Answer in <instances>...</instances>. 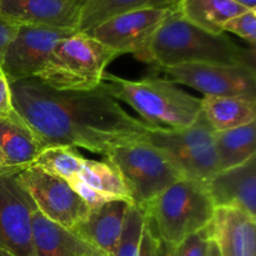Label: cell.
Returning a JSON list of instances; mask_svg holds the SVG:
<instances>
[{
    "mask_svg": "<svg viewBox=\"0 0 256 256\" xmlns=\"http://www.w3.org/2000/svg\"><path fill=\"white\" fill-rule=\"evenodd\" d=\"M14 109L44 148H82L105 155L144 139L152 125L125 112L102 85L60 92L36 78L10 82Z\"/></svg>",
    "mask_w": 256,
    "mask_h": 256,
    "instance_id": "obj_1",
    "label": "cell"
},
{
    "mask_svg": "<svg viewBox=\"0 0 256 256\" xmlns=\"http://www.w3.org/2000/svg\"><path fill=\"white\" fill-rule=\"evenodd\" d=\"M144 62L155 68L182 64L255 66V52L238 45L224 32L212 34L195 26L172 8L155 32Z\"/></svg>",
    "mask_w": 256,
    "mask_h": 256,
    "instance_id": "obj_2",
    "label": "cell"
},
{
    "mask_svg": "<svg viewBox=\"0 0 256 256\" xmlns=\"http://www.w3.org/2000/svg\"><path fill=\"white\" fill-rule=\"evenodd\" d=\"M102 88L118 102H126L152 126L182 129L202 114V99L179 89L170 79L146 76L129 80L105 72Z\"/></svg>",
    "mask_w": 256,
    "mask_h": 256,
    "instance_id": "obj_3",
    "label": "cell"
},
{
    "mask_svg": "<svg viewBox=\"0 0 256 256\" xmlns=\"http://www.w3.org/2000/svg\"><path fill=\"white\" fill-rule=\"evenodd\" d=\"M142 210L150 234L176 246L186 236L209 226L215 205L205 182L182 178Z\"/></svg>",
    "mask_w": 256,
    "mask_h": 256,
    "instance_id": "obj_4",
    "label": "cell"
},
{
    "mask_svg": "<svg viewBox=\"0 0 256 256\" xmlns=\"http://www.w3.org/2000/svg\"><path fill=\"white\" fill-rule=\"evenodd\" d=\"M119 56L86 32L60 40L36 79L60 92H86L102 84L106 66Z\"/></svg>",
    "mask_w": 256,
    "mask_h": 256,
    "instance_id": "obj_5",
    "label": "cell"
},
{
    "mask_svg": "<svg viewBox=\"0 0 256 256\" xmlns=\"http://www.w3.org/2000/svg\"><path fill=\"white\" fill-rule=\"evenodd\" d=\"M104 156L122 176L132 204L142 209L184 178L164 152L145 140L112 148Z\"/></svg>",
    "mask_w": 256,
    "mask_h": 256,
    "instance_id": "obj_6",
    "label": "cell"
},
{
    "mask_svg": "<svg viewBox=\"0 0 256 256\" xmlns=\"http://www.w3.org/2000/svg\"><path fill=\"white\" fill-rule=\"evenodd\" d=\"M214 130L202 114L182 129L152 126L144 139L158 148L186 179L205 182L218 172Z\"/></svg>",
    "mask_w": 256,
    "mask_h": 256,
    "instance_id": "obj_7",
    "label": "cell"
},
{
    "mask_svg": "<svg viewBox=\"0 0 256 256\" xmlns=\"http://www.w3.org/2000/svg\"><path fill=\"white\" fill-rule=\"evenodd\" d=\"M19 172L0 166V248L15 256H35L32 215L38 209L18 178Z\"/></svg>",
    "mask_w": 256,
    "mask_h": 256,
    "instance_id": "obj_8",
    "label": "cell"
},
{
    "mask_svg": "<svg viewBox=\"0 0 256 256\" xmlns=\"http://www.w3.org/2000/svg\"><path fill=\"white\" fill-rule=\"evenodd\" d=\"M18 178L36 209L55 224L72 230L92 212L86 202L62 178L32 165L18 172Z\"/></svg>",
    "mask_w": 256,
    "mask_h": 256,
    "instance_id": "obj_9",
    "label": "cell"
},
{
    "mask_svg": "<svg viewBox=\"0 0 256 256\" xmlns=\"http://www.w3.org/2000/svg\"><path fill=\"white\" fill-rule=\"evenodd\" d=\"M156 69L175 84L192 88L204 96H256V72L252 65L182 64Z\"/></svg>",
    "mask_w": 256,
    "mask_h": 256,
    "instance_id": "obj_10",
    "label": "cell"
},
{
    "mask_svg": "<svg viewBox=\"0 0 256 256\" xmlns=\"http://www.w3.org/2000/svg\"><path fill=\"white\" fill-rule=\"evenodd\" d=\"M74 32L76 30L19 24L0 65L9 82L36 76L55 45Z\"/></svg>",
    "mask_w": 256,
    "mask_h": 256,
    "instance_id": "obj_11",
    "label": "cell"
},
{
    "mask_svg": "<svg viewBox=\"0 0 256 256\" xmlns=\"http://www.w3.org/2000/svg\"><path fill=\"white\" fill-rule=\"evenodd\" d=\"M172 9H142L105 20L89 34L118 55L132 54L144 60L155 32Z\"/></svg>",
    "mask_w": 256,
    "mask_h": 256,
    "instance_id": "obj_12",
    "label": "cell"
},
{
    "mask_svg": "<svg viewBox=\"0 0 256 256\" xmlns=\"http://www.w3.org/2000/svg\"><path fill=\"white\" fill-rule=\"evenodd\" d=\"M205 188L215 208H234L256 218V156L215 172Z\"/></svg>",
    "mask_w": 256,
    "mask_h": 256,
    "instance_id": "obj_13",
    "label": "cell"
},
{
    "mask_svg": "<svg viewBox=\"0 0 256 256\" xmlns=\"http://www.w3.org/2000/svg\"><path fill=\"white\" fill-rule=\"evenodd\" d=\"M82 6L76 0H0V15L16 24L78 32Z\"/></svg>",
    "mask_w": 256,
    "mask_h": 256,
    "instance_id": "obj_14",
    "label": "cell"
},
{
    "mask_svg": "<svg viewBox=\"0 0 256 256\" xmlns=\"http://www.w3.org/2000/svg\"><path fill=\"white\" fill-rule=\"evenodd\" d=\"M130 205L132 202L128 200L105 202L92 209L86 219L76 225L72 232L102 256H115Z\"/></svg>",
    "mask_w": 256,
    "mask_h": 256,
    "instance_id": "obj_15",
    "label": "cell"
},
{
    "mask_svg": "<svg viewBox=\"0 0 256 256\" xmlns=\"http://www.w3.org/2000/svg\"><path fill=\"white\" fill-rule=\"evenodd\" d=\"M255 220L234 208H215L210 230L220 256H256Z\"/></svg>",
    "mask_w": 256,
    "mask_h": 256,
    "instance_id": "obj_16",
    "label": "cell"
},
{
    "mask_svg": "<svg viewBox=\"0 0 256 256\" xmlns=\"http://www.w3.org/2000/svg\"><path fill=\"white\" fill-rule=\"evenodd\" d=\"M32 235L35 256L102 255L72 230L50 222L39 210L32 215Z\"/></svg>",
    "mask_w": 256,
    "mask_h": 256,
    "instance_id": "obj_17",
    "label": "cell"
},
{
    "mask_svg": "<svg viewBox=\"0 0 256 256\" xmlns=\"http://www.w3.org/2000/svg\"><path fill=\"white\" fill-rule=\"evenodd\" d=\"M202 112L214 132H225L254 122L256 96H204Z\"/></svg>",
    "mask_w": 256,
    "mask_h": 256,
    "instance_id": "obj_18",
    "label": "cell"
},
{
    "mask_svg": "<svg viewBox=\"0 0 256 256\" xmlns=\"http://www.w3.org/2000/svg\"><path fill=\"white\" fill-rule=\"evenodd\" d=\"M0 149L6 166L24 170L35 162L44 146L24 120L0 119Z\"/></svg>",
    "mask_w": 256,
    "mask_h": 256,
    "instance_id": "obj_19",
    "label": "cell"
},
{
    "mask_svg": "<svg viewBox=\"0 0 256 256\" xmlns=\"http://www.w3.org/2000/svg\"><path fill=\"white\" fill-rule=\"evenodd\" d=\"M175 9L185 20L212 34H222L230 19L249 10L232 0H180Z\"/></svg>",
    "mask_w": 256,
    "mask_h": 256,
    "instance_id": "obj_20",
    "label": "cell"
},
{
    "mask_svg": "<svg viewBox=\"0 0 256 256\" xmlns=\"http://www.w3.org/2000/svg\"><path fill=\"white\" fill-rule=\"evenodd\" d=\"M180 0H86L82 2L78 32H89L105 20L142 9H172Z\"/></svg>",
    "mask_w": 256,
    "mask_h": 256,
    "instance_id": "obj_21",
    "label": "cell"
},
{
    "mask_svg": "<svg viewBox=\"0 0 256 256\" xmlns=\"http://www.w3.org/2000/svg\"><path fill=\"white\" fill-rule=\"evenodd\" d=\"M218 172L238 166L256 154V124L214 132Z\"/></svg>",
    "mask_w": 256,
    "mask_h": 256,
    "instance_id": "obj_22",
    "label": "cell"
},
{
    "mask_svg": "<svg viewBox=\"0 0 256 256\" xmlns=\"http://www.w3.org/2000/svg\"><path fill=\"white\" fill-rule=\"evenodd\" d=\"M75 178L104 196L108 202L128 200L132 202L122 176L108 162H96L84 158L82 168Z\"/></svg>",
    "mask_w": 256,
    "mask_h": 256,
    "instance_id": "obj_23",
    "label": "cell"
},
{
    "mask_svg": "<svg viewBox=\"0 0 256 256\" xmlns=\"http://www.w3.org/2000/svg\"><path fill=\"white\" fill-rule=\"evenodd\" d=\"M82 162L84 156H82L74 148L49 146L40 152L32 166L69 182L76 176Z\"/></svg>",
    "mask_w": 256,
    "mask_h": 256,
    "instance_id": "obj_24",
    "label": "cell"
},
{
    "mask_svg": "<svg viewBox=\"0 0 256 256\" xmlns=\"http://www.w3.org/2000/svg\"><path fill=\"white\" fill-rule=\"evenodd\" d=\"M145 226H146L145 212L142 208L132 204L125 218L124 228L115 256H142Z\"/></svg>",
    "mask_w": 256,
    "mask_h": 256,
    "instance_id": "obj_25",
    "label": "cell"
},
{
    "mask_svg": "<svg viewBox=\"0 0 256 256\" xmlns=\"http://www.w3.org/2000/svg\"><path fill=\"white\" fill-rule=\"evenodd\" d=\"M222 32L238 35L249 42L254 49L256 44V10H246L230 19L222 28Z\"/></svg>",
    "mask_w": 256,
    "mask_h": 256,
    "instance_id": "obj_26",
    "label": "cell"
},
{
    "mask_svg": "<svg viewBox=\"0 0 256 256\" xmlns=\"http://www.w3.org/2000/svg\"><path fill=\"white\" fill-rule=\"evenodd\" d=\"M210 240H212V230L209 225L180 242L175 246V256H205Z\"/></svg>",
    "mask_w": 256,
    "mask_h": 256,
    "instance_id": "obj_27",
    "label": "cell"
},
{
    "mask_svg": "<svg viewBox=\"0 0 256 256\" xmlns=\"http://www.w3.org/2000/svg\"><path fill=\"white\" fill-rule=\"evenodd\" d=\"M0 119L12 120V122H20L22 120L14 109L12 100V90L10 82L5 76L4 72L0 68Z\"/></svg>",
    "mask_w": 256,
    "mask_h": 256,
    "instance_id": "obj_28",
    "label": "cell"
},
{
    "mask_svg": "<svg viewBox=\"0 0 256 256\" xmlns=\"http://www.w3.org/2000/svg\"><path fill=\"white\" fill-rule=\"evenodd\" d=\"M18 26H19V24L9 19H5L4 16L0 15V65H2L5 50L14 38Z\"/></svg>",
    "mask_w": 256,
    "mask_h": 256,
    "instance_id": "obj_29",
    "label": "cell"
},
{
    "mask_svg": "<svg viewBox=\"0 0 256 256\" xmlns=\"http://www.w3.org/2000/svg\"><path fill=\"white\" fill-rule=\"evenodd\" d=\"M152 256H175V246L162 242V240L158 239V238H154L152 235Z\"/></svg>",
    "mask_w": 256,
    "mask_h": 256,
    "instance_id": "obj_30",
    "label": "cell"
},
{
    "mask_svg": "<svg viewBox=\"0 0 256 256\" xmlns=\"http://www.w3.org/2000/svg\"><path fill=\"white\" fill-rule=\"evenodd\" d=\"M205 256H220L219 249H218V245L215 244V242L212 239L210 240L209 246H208L206 255H205Z\"/></svg>",
    "mask_w": 256,
    "mask_h": 256,
    "instance_id": "obj_31",
    "label": "cell"
},
{
    "mask_svg": "<svg viewBox=\"0 0 256 256\" xmlns=\"http://www.w3.org/2000/svg\"><path fill=\"white\" fill-rule=\"evenodd\" d=\"M232 2L242 5V6L246 8V9L256 10V0H232Z\"/></svg>",
    "mask_w": 256,
    "mask_h": 256,
    "instance_id": "obj_32",
    "label": "cell"
},
{
    "mask_svg": "<svg viewBox=\"0 0 256 256\" xmlns=\"http://www.w3.org/2000/svg\"><path fill=\"white\" fill-rule=\"evenodd\" d=\"M0 166H6V162H5V158L2 155V149H0Z\"/></svg>",
    "mask_w": 256,
    "mask_h": 256,
    "instance_id": "obj_33",
    "label": "cell"
},
{
    "mask_svg": "<svg viewBox=\"0 0 256 256\" xmlns=\"http://www.w3.org/2000/svg\"><path fill=\"white\" fill-rule=\"evenodd\" d=\"M0 256H15V255H12V252H6V250H4V249H2V248H0Z\"/></svg>",
    "mask_w": 256,
    "mask_h": 256,
    "instance_id": "obj_34",
    "label": "cell"
},
{
    "mask_svg": "<svg viewBox=\"0 0 256 256\" xmlns=\"http://www.w3.org/2000/svg\"><path fill=\"white\" fill-rule=\"evenodd\" d=\"M76 2H86V0H76Z\"/></svg>",
    "mask_w": 256,
    "mask_h": 256,
    "instance_id": "obj_35",
    "label": "cell"
},
{
    "mask_svg": "<svg viewBox=\"0 0 256 256\" xmlns=\"http://www.w3.org/2000/svg\"><path fill=\"white\" fill-rule=\"evenodd\" d=\"M92 256H102V255H92Z\"/></svg>",
    "mask_w": 256,
    "mask_h": 256,
    "instance_id": "obj_36",
    "label": "cell"
}]
</instances>
